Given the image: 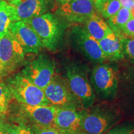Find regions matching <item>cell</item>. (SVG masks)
Segmentation results:
<instances>
[{
  "mask_svg": "<svg viewBox=\"0 0 134 134\" xmlns=\"http://www.w3.org/2000/svg\"><path fill=\"white\" fill-rule=\"evenodd\" d=\"M56 3H57L58 4H59L60 5L64 4V3L68 2V1H70V0H54Z\"/></svg>",
  "mask_w": 134,
  "mask_h": 134,
  "instance_id": "cell-29",
  "label": "cell"
},
{
  "mask_svg": "<svg viewBox=\"0 0 134 134\" xmlns=\"http://www.w3.org/2000/svg\"><path fill=\"white\" fill-rule=\"evenodd\" d=\"M24 50L8 31L0 39V78L15 71L24 63Z\"/></svg>",
  "mask_w": 134,
  "mask_h": 134,
  "instance_id": "cell-4",
  "label": "cell"
},
{
  "mask_svg": "<svg viewBox=\"0 0 134 134\" xmlns=\"http://www.w3.org/2000/svg\"><path fill=\"white\" fill-rule=\"evenodd\" d=\"M32 129L34 134H62L55 127H40L33 125Z\"/></svg>",
  "mask_w": 134,
  "mask_h": 134,
  "instance_id": "cell-24",
  "label": "cell"
},
{
  "mask_svg": "<svg viewBox=\"0 0 134 134\" xmlns=\"http://www.w3.org/2000/svg\"><path fill=\"white\" fill-rule=\"evenodd\" d=\"M134 123L123 122L112 127L104 134H133Z\"/></svg>",
  "mask_w": 134,
  "mask_h": 134,
  "instance_id": "cell-23",
  "label": "cell"
},
{
  "mask_svg": "<svg viewBox=\"0 0 134 134\" xmlns=\"http://www.w3.org/2000/svg\"><path fill=\"white\" fill-rule=\"evenodd\" d=\"M71 134H88L86 133H85V132H78V133H71Z\"/></svg>",
  "mask_w": 134,
  "mask_h": 134,
  "instance_id": "cell-31",
  "label": "cell"
},
{
  "mask_svg": "<svg viewBox=\"0 0 134 134\" xmlns=\"http://www.w3.org/2000/svg\"><path fill=\"white\" fill-rule=\"evenodd\" d=\"M117 115L108 110H85L82 122L83 132L88 134H104L118 122Z\"/></svg>",
  "mask_w": 134,
  "mask_h": 134,
  "instance_id": "cell-9",
  "label": "cell"
},
{
  "mask_svg": "<svg viewBox=\"0 0 134 134\" xmlns=\"http://www.w3.org/2000/svg\"><path fill=\"white\" fill-rule=\"evenodd\" d=\"M71 45L89 61L103 63L106 60L98 41L88 32L84 26H75L70 32Z\"/></svg>",
  "mask_w": 134,
  "mask_h": 134,
  "instance_id": "cell-6",
  "label": "cell"
},
{
  "mask_svg": "<svg viewBox=\"0 0 134 134\" xmlns=\"http://www.w3.org/2000/svg\"><path fill=\"white\" fill-rule=\"evenodd\" d=\"M0 134H4V129H3V120L0 117Z\"/></svg>",
  "mask_w": 134,
  "mask_h": 134,
  "instance_id": "cell-28",
  "label": "cell"
},
{
  "mask_svg": "<svg viewBox=\"0 0 134 134\" xmlns=\"http://www.w3.org/2000/svg\"><path fill=\"white\" fill-rule=\"evenodd\" d=\"M56 65L54 60L44 53L25 65L21 73L34 85L43 90L54 76Z\"/></svg>",
  "mask_w": 134,
  "mask_h": 134,
  "instance_id": "cell-7",
  "label": "cell"
},
{
  "mask_svg": "<svg viewBox=\"0 0 134 134\" xmlns=\"http://www.w3.org/2000/svg\"><path fill=\"white\" fill-rule=\"evenodd\" d=\"M121 6L130 10L134 6V0H119Z\"/></svg>",
  "mask_w": 134,
  "mask_h": 134,
  "instance_id": "cell-26",
  "label": "cell"
},
{
  "mask_svg": "<svg viewBox=\"0 0 134 134\" xmlns=\"http://www.w3.org/2000/svg\"><path fill=\"white\" fill-rule=\"evenodd\" d=\"M121 32L128 36L132 37H134V19L131 18L122 27Z\"/></svg>",
  "mask_w": 134,
  "mask_h": 134,
  "instance_id": "cell-25",
  "label": "cell"
},
{
  "mask_svg": "<svg viewBox=\"0 0 134 134\" xmlns=\"http://www.w3.org/2000/svg\"><path fill=\"white\" fill-rule=\"evenodd\" d=\"M112 32L103 39L98 41L99 44L106 60L118 61L124 58L122 50V38Z\"/></svg>",
  "mask_w": 134,
  "mask_h": 134,
  "instance_id": "cell-15",
  "label": "cell"
},
{
  "mask_svg": "<svg viewBox=\"0 0 134 134\" xmlns=\"http://www.w3.org/2000/svg\"><path fill=\"white\" fill-rule=\"evenodd\" d=\"M3 129L4 134H34L31 127L23 121L11 124L3 121Z\"/></svg>",
  "mask_w": 134,
  "mask_h": 134,
  "instance_id": "cell-19",
  "label": "cell"
},
{
  "mask_svg": "<svg viewBox=\"0 0 134 134\" xmlns=\"http://www.w3.org/2000/svg\"><path fill=\"white\" fill-rule=\"evenodd\" d=\"M91 1L93 2V3L94 5L95 8H96V10H97L99 8V7L104 2L105 0H91Z\"/></svg>",
  "mask_w": 134,
  "mask_h": 134,
  "instance_id": "cell-27",
  "label": "cell"
},
{
  "mask_svg": "<svg viewBox=\"0 0 134 134\" xmlns=\"http://www.w3.org/2000/svg\"><path fill=\"white\" fill-rule=\"evenodd\" d=\"M5 1V0H0V2H1V1Z\"/></svg>",
  "mask_w": 134,
  "mask_h": 134,
  "instance_id": "cell-33",
  "label": "cell"
},
{
  "mask_svg": "<svg viewBox=\"0 0 134 134\" xmlns=\"http://www.w3.org/2000/svg\"><path fill=\"white\" fill-rule=\"evenodd\" d=\"M91 84L93 90L102 98L113 99L117 95L119 86L118 73L115 68L98 63L91 73Z\"/></svg>",
  "mask_w": 134,
  "mask_h": 134,
  "instance_id": "cell-5",
  "label": "cell"
},
{
  "mask_svg": "<svg viewBox=\"0 0 134 134\" xmlns=\"http://www.w3.org/2000/svg\"><path fill=\"white\" fill-rule=\"evenodd\" d=\"M0 117H1V114H0Z\"/></svg>",
  "mask_w": 134,
  "mask_h": 134,
  "instance_id": "cell-34",
  "label": "cell"
},
{
  "mask_svg": "<svg viewBox=\"0 0 134 134\" xmlns=\"http://www.w3.org/2000/svg\"><path fill=\"white\" fill-rule=\"evenodd\" d=\"M26 22L37 34L43 47L51 52L57 51L61 47L68 23L56 14L47 12Z\"/></svg>",
  "mask_w": 134,
  "mask_h": 134,
  "instance_id": "cell-1",
  "label": "cell"
},
{
  "mask_svg": "<svg viewBox=\"0 0 134 134\" xmlns=\"http://www.w3.org/2000/svg\"><path fill=\"white\" fill-rule=\"evenodd\" d=\"M122 8L119 0H105L96 10L105 19L114 15Z\"/></svg>",
  "mask_w": 134,
  "mask_h": 134,
  "instance_id": "cell-20",
  "label": "cell"
},
{
  "mask_svg": "<svg viewBox=\"0 0 134 134\" xmlns=\"http://www.w3.org/2000/svg\"><path fill=\"white\" fill-rule=\"evenodd\" d=\"M66 81L80 105L84 109L91 108L95 100V94L87 74L81 66L69 64L65 66Z\"/></svg>",
  "mask_w": 134,
  "mask_h": 134,
  "instance_id": "cell-3",
  "label": "cell"
},
{
  "mask_svg": "<svg viewBox=\"0 0 134 134\" xmlns=\"http://www.w3.org/2000/svg\"><path fill=\"white\" fill-rule=\"evenodd\" d=\"M133 38H134V37H133Z\"/></svg>",
  "mask_w": 134,
  "mask_h": 134,
  "instance_id": "cell-35",
  "label": "cell"
},
{
  "mask_svg": "<svg viewBox=\"0 0 134 134\" xmlns=\"http://www.w3.org/2000/svg\"><path fill=\"white\" fill-rule=\"evenodd\" d=\"M133 134H134V133H133Z\"/></svg>",
  "mask_w": 134,
  "mask_h": 134,
  "instance_id": "cell-36",
  "label": "cell"
},
{
  "mask_svg": "<svg viewBox=\"0 0 134 134\" xmlns=\"http://www.w3.org/2000/svg\"><path fill=\"white\" fill-rule=\"evenodd\" d=\"M84 109L57 108L55 127L62 134H71L83 131L82 122Z\"/></svg>",
  "mask_w": 134,
  "mask_h": 134,
  "instance_id": "cell-13",
  "label": "cell"
},
{
  "mask_svg": "<svg viewBox=\"0 0 134 134\" xmlns=\"http://www.w3.org/2000/svg\"><path fill=\"white\" fill-rule=\"evenodd\" d=\"M84 23V27L88 32L98 41L113 32L108 23L96 13L90 17Z\"/></svg>",
  "mask_w": 134,
  "mask_h": 134,
  "instance_id": "cell-16",
  "label": "cell"
},
{
  "mask_svg": "<svg viewBox=\"0 0 134 134\" xmlns=\"http://www.w3.org/2000/svg\"><path fill=\"white\" fill-rule=\"evenodd\" d=\"M122 50L124 58L134 63V38L123 37L122 40Z\"/></svg>",
  "mask_w": 134,
  "mask_h": 134,
  "instance_id": "cell-22",
  "label": "cell"
},
{
  "mask_svg": "<svg viewBox=\"0 0 134 134\" xmlns=\"http://www.w3.org/2000/svg\"><path fill=\"white\" fill-rule=\"evenodd\" d=\"M11 6V21H26L47 13L50 0H23L8 1Z\"/></svg>",
  "mask_w": 134,
  "mask_h": 134,
  "instance_id": "cell-11",
  "label": "cell"
},
{
  "mask_svg": "<svg viewBox=\"0 0 134 134\" xmlns=\"http://www.w3.org/2000/svg\"><path fill=\"white\" fill-rule=\"evenodd\" d=\"M23 1V0H8V1Z\"/></svg>",
  "mask_w": 134,
  "mask_h": 134,
  "instance_id": "cell-32",
  "label": "cell"
},
{
  "mask_svg": "<svg viewBox=\"0 0 134 134\" xmlns=\"http://www.w3.org/2000/svg\"><path fill=\"white\" fill-rule=\"evenodd\" d=\"M19 109L22 115L34 126L55 127L57 107L54 105H28L20 104Z\"/></svg>",
  "mask_w": 134,
  "mask_h": 134,
  "instance_id": "cell-14",
  "label": "cell"
},
{
  "mask_svg": "<svg viewBox=\"0 0 134 134\" xmlns=\"http://www.w3.org/2000/svg\"><path fill=\"white\" fill-rule=\"evenodd\" d=\"M130 14H131V18L134 19V6L131 8V9L130 10Z\"/></svg>",
  "mask_w": 134,
  "mask_h": 134,
  "instance_id": "cell-30",
  "label": "cell"
},
{
  "mask_svg": "<svg viewBox=\"0 0 134 134\" xmlns=\"http://www.w3.org/2000/svg\"><path fill=\"white\" fill-rule=\"evenodd\" d=\"M50 104L57 108L83 109L70 90L66 80L55 75L43 90Z\"/></svg>",
  "mask_w": 134,
  "mask_h": 134,
  "instance_id": "cell-8",
  "label": "cell"
},
{
  "mask_svg": "<svg viewBox=\"0 0 134 134\" xmlns=\"http://www.w3.org/2000/svg\"><path fill=\"white\" fill-rule=\"evenodd\" d=\"M9 31L21 45L25 53H39L42 44L36 32L26 21L13 22Z\"/></svg>",
  "mask_w": 134,
  "mask_h": 134,
  "instance_id": "cell-12",
  "label": "cell"
},
{
  "mask_svg": "<svg viewBox=\"0 0 134 134\" xmlns=\"http://www.w3.org/2000/svg\"><path fill=\"white\" fill-rule=\"evenodd\" d=\"M131 19L129 9L122 7L117 13L108 19V25L115 34L124 37L122 34L121 29Z\"/></svg>",
  "mask_w": 134,
  "mask_h": 134,
  "instance_id": "cell-17",
  "label": "cell"
},
{
  "mask_svg": "<svg viewBox=\"0 0 134 134\" xmlns=\"http://www.w3.org/2000/svg\"><path fill=\"white\" fill-rule=\"evenodd\" d=\"M96 11L91 0H70L60 5L55 14L68 24L82 23L96 13Z\"/></svg>",
  "mask_w": 134,
  "mask_h": 134,
  "instance_id": "cell-10",
  "label": "cell"
},
{
  "mask_svg": "<svg viewBox=\"0 0 134 134\" xmlns=\"http://www.w3.org/2000/svg\"><path fill=\"white\" fill-rule=\"evenodd\" d=\"M11 93L5 83L0 81V114L4 115L7 113L12 99Z\"/></svg>",
  "mask_w": 134,
  "mask_h": 134,
  "instance_id": "cell-21",
  "label": "cell"
},
{
  "mask_svg": "<svg viewBox=\"0 0 134 134\" xmlns=\"http://www.w3.org/2000/svg\"><path fill=\"white\" fill-rule=\"evenodd\" d=\"M6 84L12 98L19 104L28 105H50L43 90L34 85L21 72L8 78Z\"/></svg>",
  "mask_w": 134,
  "mask_h": 134,
  "instance_id": "cell-2",
  "label": "cell"
},
{
  "mask_svg": "<svg viewBox=\"0 0 134 134\" xmlns=\"http://www.w3.org/2000/svg\"><path fill=\"white\" fill-rule=\"evenodd\" d=\"M11 21V6L6 1L0 2V39L9 30Z\"/></svg>",
  "mask_w": 134,
  "mask_h": 134,
  "instance_id": "cell-18",
  "label": "cell"
}]
</instances>
